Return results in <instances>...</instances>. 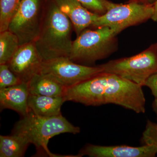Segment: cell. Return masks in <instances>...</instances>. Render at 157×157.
<instances>
[{
	"label": "cell",
	"mask_w": 157,
	"mask_h": 157,
	"mask_svg": "<svg viewBox=\"0 0 157 157\" xmlns=\"http://www.w3.org/2000/svg\"><path fill=\"white\" fill-rule=\"evenodd\" d=\"M65 102L64 97L29 94V110L37 115L52 117L61 114V109Z\"/></svg>",
	"instance_id": "14"
},
{
	"label": "cell",
	"mask_w": 157,
	"mask_h": 157,
	"mask_svg": "<svg viewBox=\"0 0 157 157\" xmlns=\"http://www.w3.org/2000/svg\"><path fill=\"white\" fill-rule=\"evenodd\" d=\"M19 47L16 35L9 30L0 32V64H8Z\"/></svg>",
	"instance_id": "16"
},
{
	"label": "cell",
	"mask_w": 157,
	"mask_h": 157,
	"mask_svg": "<svg viewBox=\"0 0 157 157\" xmlns=\"http://www.w3.org/2000/svg\"><path fill=\"white\" fill-rule=\"evenodd\" d=\"M73 28L70 20L60 10L54 0L46 6L40 33L35 41L44 61L70 58Z\"/></svg>",
	"instance_id": "2"
},
{
	"label": "cell",
	"mask_w": 157,
	"mask_h": 157,
	"mask_svg": "<svg viewBox=\"0 0 157 157\" xmlns=\"http://www.w3.org/2000/svg\"><path fill=\"white\" fill-rule=\"evenodd\" d=\"M90 11L99 15L104 14L107 11V0H77Z\"/></svg>",
	"instance_id": "20"
},
{
	"label": "cell",
	"mask_w": 157,
	"mask_h": 157,
	"mask_svg": "<svg viewBox=\"0 0 157 157\" xmlns=\"http://www.w3.org/2000/svg\"><path fill=\"white\" fill-rule=\"evenodd\" d=\"M153 13V5L135 1H129L125 4L108 1L107 11L99 15L92 26L95 28L109 27L120 33L127 28L151 18Z\"/></svg>",
	"instance_id": "6"
},
{
	"label": "cell",
	"mask_w": 157,
	"mask_h": 157,
	"mask_svg": "<svg viewBox=\"0 0 157 157\" xmlns=\"http://www.w3.org/2000/svg\"><path fill=\"white\" fill-rule=\"evenodd\" d=\"M79 128L70 123L61 114L52 117L37 115L29 111L14 126L13 133L21 135L35 146L39 154L59 157L52 153L48 147L51 138L63 133L76 135Z\"/></svg>",
	"instance_id": "3"
},
{
	"label": "cell",
	"mask_w": 157,
	"mask_h": 157,
	"mask_svg": "<svg viewBox=\"0 0 157 157\" xmlns=\"http://www.w3.org/2000/svg\"><path fill=\"white\" fill-rule=\"evenodd\" d=\"M103 72L100 66L88 67L61 57L44 61L41 73L52 76L67 88Z\"/></svg>",
	"instance_id": "8"
},
{
	"label": "cell",
	"mask_w": 157,
	"mask_h": 157,
	"mask_svg": "<svg viewBox=\"0 0 157 157\" xmlns=\"http://www.w3.org/2000/svg\"><path fill=\"white\" fill-rule=\"evenodd\" d=\"M154 13L151 19L155 22L157 23V1L153 5Z\"/></svg>",
	"instance_id": "23"
},
{
	"label": "cell",
	"mask_w": 157,
	"mask_h": 157,
	"mask_svg": "<svg viewBox=\"0 0 157 157\" xmlns=\"http://www.w3.org/2000/svg\"><path fill=\"white\" fill-rule=\"evenodd\" d=\"M28 84H19L0 89V105L2 109H10L21 114L26 115L29 112L28 100L29 96Z\"/></svg>",
	"instance_id": "12"
},
{
	"label": "cell",
	"mask_w": 157,
	"mask_h": 157,
	"mask_svg": "<svg viewBox=\"0 0 157 157\" xmlns=\"http://www.w3.org/2000/svg\"><path fill=\"white\" fill-rule=\"evenodd\" d=\"M22 82L11 71L7 64H0V89L10 87Z\"/></svg>",
	"instance_id": "18"
},
{
	"label": "cell",
	"mask_w": 157,
	"mask_h": 157,
	"mask_svg": "<svg viewBox=\"0 0 157 157\" xmlns=\"http://www.w3.org/2000/svg\"><path fill=\"white\" fill-rule=\"evenodd\" d=\"M30 94L63 97L67 88L52 76L42 73L34 76L28 82Z\"/></svg>",
	"instance_id": "13"
},
{
	"label": "cell",
	"mask_w": 157,
	"mask_h": 157,
	"mask_svg": "<svg viewBox=\"0 0 157 157\" xmlns=\"http://www.w3.org/2000/svg\"><path fill=\"white\" fill-rule=\"evenodd\" d=\"M142 86L112 73L101 72L71 87L67 88L65 102L86 106L114 104L137 113L146 111Z\"/></svg>",
	"instance_id": "1"
},
{
	"label": "cell",
	"mask_w": 157,
	"mask_h": 157,
	"mask_svg": "<svg viewBox=\"0 0 157 157\" xmlns=\"http://www.w3.org/2000/svg\"><path fill=\"white\" fill-rule=\"evenodd\" d=\"M30 144L25 137L13 133L7 136H0V157L24 156L29 145Z\"/></svg>",
	"instance_id": "15"
},
{
	"label": "cell",
	"mask_w": 157,
	"mask_h": 157,
	"mask_svg": "<svg viewBox=\"0 0 157 157\" xmlns=\"http://www.w3.org/2000/svg\"><path fill=\"white\" fill-rule=\"evenodd\" d=\"M21 0H0V32L7 30Z\"/></svg>",
	"instance_id": "17"
},
{
	"label": "cell",
	"mask_w": 157,
	"mask_h": 157,
	"mask_svg": "<svg viewBox=\"0 0 157 157\" xmlns=\"http://www.w3.org/2000/svg\"><path fill=\"white\" fill-rule=\"evenodd\" d=\"M130 1H135V2H138L153 5L157 2V0H130Z\"/></svg>",
	"instance_id": "22"
},
{
	"label": "cell",
	"mask_w": 157,
	"mask_h": 157,
	"mask_svg": "<svg viewBox=\"0 0 157 157\" xmlns=\"http://www.w3.org/2000/svg\"><path fill=\"white\" fill-rule=\"evenodd\" d=\"M43 62L35 42H32L20 45L7 64L22 82L28 83L41 73Z\"/></svg>",
	"instance_id": "9"
},
{
	"label": "cell",
	"mask_w": 157,
	"mask_h": 157,
	"mask_svg": "<svg viewBox=\"0 0 157 157\" xmlns=\"http://www.w3.org/2000/svg\"><path fill=\"white\" fill-rule=\"evenodd\" d=\"M100 66L103 72L144 86L147 78L157 72V44L137 55L110 61Z\"/></svg>",
	"instance_id": "5"
},
{
	"label": "cell",
	"mask_w": 157,
	"mask_h": 157,
	"mask_svg": "<svg viewBox=\"0 0 157 157\" xmlns=\"http://www.w3.org/2000/svg\"><path fill=\"white\" fill-rule=\"evenodd\" d=\"M141 142L144 145H154L157 147V124L147 121Z\"/></svg>",
	"instance_id": "19"
},
{
	"label": "cell",
	"mask_w": 157,
	"mask_h": 157,
	"mask_svg": "<svg viewBox=\"0 0 157 157\" xmlns=\"http://www.w3.org/2000/svg\"><path fill=\"white\" fill-rule=\"evenodd\" d=\"M46 6L42 0H21L8 30L16 35L20 46L35 42L39 36Z\"/></svg>",
	"instance_id": "7"
},
{
	"label": "cell",
	"mask_w": 157,
	"mask_h": 157,
	"mask_svg": "<svg viewBox=\"0 0 157 157\" xmlns=\"http://www.w3.org/2000/svg\"><path fill=\"white\" fill-rule=\"evenodd\" d=\"M157 153V147L154 145L134 147L125 145L106 146L89 144L82 149L78 155L80 157H153Z\"/></svg>",
	"instance_id": "10"
},
{
	"label": "cell",
	"mask_w": 157,
	"mask_h": 157,
	"mask_svg": "<svg viewBox=\"0 0 157 157\" xmlns=\"http://www.w3.org/2000/svg\"><path fill=\"white\" fill-rule=\"evenodd\" d=\"M119 33L109 27L85 29L73 41L70 56L75 63H92L114 51L116 36Z\"/></svg>",
	"instance_id": "4"
},
{
	"label": "cell",
	"mask_w": 157,
	"mask_h": 157,
	"mask_svg": "<svg viewBox=\"0 0 157 157\" xmlns=\"http://www.w3.org/2000/svg\"><path fill=\"white\" fill-rule=\"evenodd\" d=\"M59 9L69 18L78 36L84 30L93 25L99 14L85 8L77 0H54Z\"/></svg>",
	"instance_id": "11"
},
{
	"label": "cell",
	"mask_w": 157,
	"mask_h": 157,
	"mask_svg": "<svg viewBox=\"0 0 157 157\" xmlns=\"http://www.w3.org/2000/svg\"><path fill=\"white\" fill-rule=\"evenodd\" d=\"M153 108L155 112L156 113L157 116V98H155V101L153 103Z\"/></svg>",
	"instance_id": "24"
},
{
	"label": "cell",
	"mask_w": 157,
	"mask_h": 157,
	"mask_svg": "<svg viewBox=\"0 0 157 157\" xmlns=\"http://www.w3.org/2000/svg\"><path fill=\"white\" fill-rule=\"evenodd\" d=\"M144 86L149 88L155 98H157V72L147 78Z\"/></svg>",
	"instance_id": "21"
}]
</instances>
